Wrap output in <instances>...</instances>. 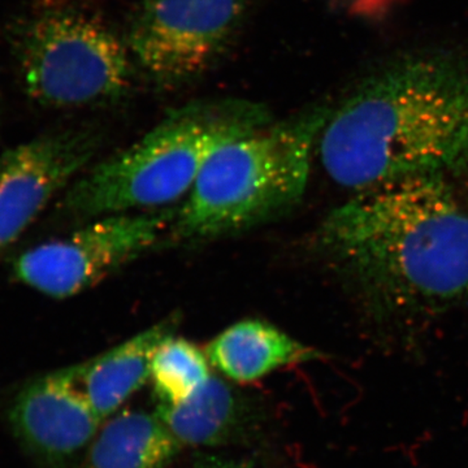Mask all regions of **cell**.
Returning a JSON list of instances; mask_svg holds the SVG:
<instances>
[{
	"mask_svg": "<svg viewBox=\"0 0 468 468\" xmlns=\"http://www.w3.org/2000/svg\"><path fill=\"white\" fill-rule=\"evenodd\" d=\"M331 107L261 126L218 147L169 228L198 242L250 229L294 208L309 185L311 160Z\"/></svg>",
	"mask_w": 468,
	"mask_h": 468,
	"instance_id": "277c9868",
	"label": "cell"
},
{
	"mask_svg": "<svg viewBox=\"0 0 468 468\" xmlns=\"http://www.w3.org/2000/svg\"><path fill=\"white\" fill-rule=\"evenodd\" d=\"M271 122L263 106L249 101L187 104L76 178L58 208L67 218H95L165 207L187 197L218 147Z\"/></svg>",
	"mask_w": 468,
	"mask_h": 468,
	"instance_id": "3957f363",
	"label": "cell"
},
{
	"mask_svg": "<svg viewBox=\"0 0 468 468\" xmlns=\"http://www.w3.org/2000/svg\"><path fill=\"white\" fill-rule=\"evenodd\" d=\"M249 5L250 0H143L129 48L154 81L184 84L226 51Z\"/></svg>",
	"mask_w": 468,
	"mask_h": 468,
	"instance_id": "52a82bcc",
	"label": "cell"
},
{
	"mask_svg": "<svg viewBox=\"0 0 468 468\" xmlns=\"http://www.w3.org/2000/svg\"><path fill=\"white\" fill-rule=\"evenodd\" d=\"M175 215V209H153L92 218L68 236L23 252L15 276L55 300L75 297L146 254L169 232Z\"/></svg>",
	"mask_w": 468,
	"mask_h": 468,
	"instance_id": "8992f818",
	"label": "cell"
},
{
	"mask_svg": "<svg viewBox=\"0 0 468 468\" xmlns=\"http://www.w3.org/2000/svg\"><path fill=\"white\" fill-rule=\"evenodd\" d=\"M7 420L21 448L42 468H66L103 424L79 383L76 365L21 388L9 403Z\"/></svg>",
	"mask_w": 468,
	"mask_h": 468,
	"instance_id": "9c48e42d",
	"label": "cell"
},
{
	"mask_svg": "<svg viewBox=\"0 0 468 468\" xmlns=\"http://www.w3.org/2000/svg\"><path fill=\"white\" fill-rule=\"evenodd\" d=\"M313 248L378 322H423L468 298V209L443 177L354 193L323 218Z\"/></svg>",
	"mask_w": 468,
	"mask_h": 468,
	"instance_id": "6da1fadb",
	"label": "cell"
},
{
	"mask_svg": "<svg viewBox=\"0 0 468 468\" xmlns=\"http://www.w3.org/2000/svg\"><path fill=\"white\" fill-rule=\"evenodd\" d=\"M155 414L181 445L215 446L227 442L239 431L243 409L232 388L211 375L185 401L156 403Z\"/></svg>",
	"mask_w": 468,
	"mask_h": 468,
	"instance_id": "4fadbf2b",
	"label": "cell"
},
{
	"mask_svg": "<svg viewBox=\"0 0 468 468\" xmlns=\"http://www.w3.org/2000/svg\"><path fill=\"white\" fill-rule=\"evenodd\" d=\"M97 135L64 131L42 135L0 155V252L90 165Z\"/></svg>",
	"mask_w": 468,
	"mask_h": 468,
	"instance_id": "ba28073f",
	"label": "cell"
},
{
	"mask_svg": "<svg viewBox=\"0 0 468 468\" xmlns=\"http://www.w3.org/2000/svg\"><path fill=\"white\" fill-rule=\"evenodd\" d=\"M17 57L27 94L51 109L112 103L131 88L125 46L101 21L77 12L36 18L21 36Z\"/></svg>",
	"mask_w": 468,
	"mask_h": 468,
	"instance_id": "5b68a950",
	"label": "cell"
},
{
	"mask_svg": "<svg viewBox=\"0 0 468 468\" xmlns=\"http://www.w3.org/2000/svg\"><path fill=\"white\" fill-rule=\"evenodd\" d=\"M178 325L177 315L168 316L106 353L76 365L79 383L103 423L150 380L154 354L176 335Z\"/></svg>",
	"mask_w": 468,
	"mask_h": 468,
	"instance_id": "30bf717a",
	"label": "cell"
},
{
	"mask_svg": "<svg viewBox=\"0 0 468 468\" xmlns=\"http://www.w3.org/2000/svg\"><path fill=\"white\" fill-rule=\"evenodd\" d=\"M209 365L234 383L249 384L280 368L324 358L322 351L260 319L228 326L206 347Z\"/></svg>",
	"mask_w": 468,
	"mask_h": 468,
	"instance_id": "8fae6325",
	"label": "cell"
},
{
	"mask_svg": "<svg viewBox=\"0 0 468 468\" xmlns=\"http://www.w3.org/2000/svg\"><path fill=\"white\" fill-rule=\"evenodd\" d=\"M316 150L326 175L354 193L466 171L468 58L424 52L368 76L329 111Z\"/></svg>",
	"mask_w": 468,
	"mask_h": 468,
	"instance_id": "7a4b0ae2",
	"label": "cell"
},
{
	"mask_svg": "<svg viewBox=\"0 0 468 468\" xmlns=\"http://www.w3.org/2000/svg\"><path fill=\"white\" fill-rule=\"evenodd\" d=\"M209 360L198 346L172 335L154 354L150 380L156 403L177 405L211 378Z\"/></svg>",
	"mask_w": 468,
	"mask_h": 468,
	"instance_id": "5bb4252c",
	"label": "cell"
},
{
	"mask_svg": "<svg viewBox=\"0 0 468 468\" xmlns=\"http://www.w3.org/2000/svg\"><path fill=\"white\" fill-rule=\"evenodd\" d=\"M197 468H251L249 464L239 463L237 461L223 460V458L207 457L199 461Z\"/></svg>",
	"mask_w": 468,
	"mask_h": 468,
	"instance_id": "9a60e30c",
	"label": "cell"
},
{
	"mask_svg": "<svg viewBox=\"0 0 468 468\" xmlns=\"http://www.w3.org/2000/svg\"><path fill=\"white\" fill-rule=\"evenodd\" d=\"M181 448L155 412L122 410L101 424L82 468H167Z\"/></svg>",
	"mask_w": 468,
	"mask_h": 468,
	"instance_id": "7c38bea8",
	"label": "cell"
}]
</instances>
